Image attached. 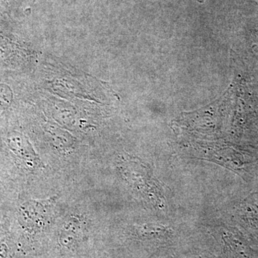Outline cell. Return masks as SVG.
I'll use <instances>...</instances> for the list:
<instances>
[{
  "instance_id": "6da1fadb",
  "label": "cell",
  "mask_w": 258,
  "mask_h": 258,
  "mask_svg": "<svg viewBox=\"0 0 258 258\" xmlns=\"http://www.w3.org/2000/svg\"><path fill=\"white\" fill-rule=\"evenodd\" d=\"M8 145L19 157L28 159L32 162L35 161L36 154L32 149L28 140L21 134L18 133L11 134L8 137Z\"/></svg>"
},
{
  "instance_id": "7a4b0ae2",
  "label": "cell",
  "mask_w": 258,
  "mask_h": 258,
  "mask_svg": "<svg viewBox=\"0 0 258 258\" xmlns=\"http://www.w3.org/2000/svg\"><path fill=\"white\" fill-rule=\"evenodd\" d=\"M76 219H71L64 227V230L60 234V241L62 245L69 247L76 242Z\"/></svg>"
},
{
  "instance_id": "3957f363",
  "label": "cell",
  "mask_w": 258,
  "mask_h": 258,
  "mask_svg": "<svg viewBox=\"0 0 258 258\" xmlns=\"http://www.w3.org/2000/svg\"><path fill=\"white\" fill-rule=\"evenodd\" d=\"M8 254V246L5 244H0V258H7Z\"/></svg>"
}]
</instances>
